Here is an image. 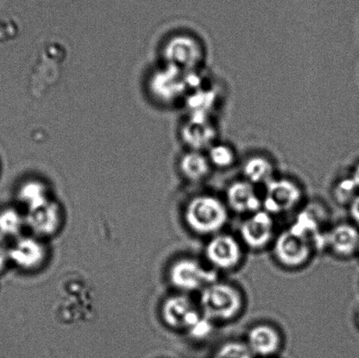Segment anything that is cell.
<instances>
[{"instance_id":"20","label":"cell","mask_w":359,"mask_h":358,"mask_svg":"<svg viewBox=\"0 0 359 358\" xmlns=\"http://www.w3.org/2000/svg\"><path fill=\"white\" fill-rule=\"evenodd\" d=\"M206 156L213 170L227 171L238 167L241 158L231 143L218 139L206 150Z\"/></svg>"},{"instance_id":"11","label":"cell","mask_w":359,"mask_h":358,"mask_svg":"<svg viewBox=\"0 0 359 358\" xmlns=\"http://www.w3.org/2000/svg\"><path fill=\"white\" fill-rule=\"evenodd\" d=\"M48 250L42 238L20 236L9 245L10 265L24 272H34L47 262Z\"/></svg>"},{"instance_id":"4","label":"cell","mask_w":359,"mask_h":358,"mask_svg":"<svg viewBox=\"0 0 359 358\" xmlns=\"http://www.w3.org/2000/svg\"><path fill=\"white\" fill-rule=\"evenodd\" d=\"M192 73H185L163 64L149 77L147 86L150 96L163 106L182 105L192 90Z\"/></svg>"},{"instance_id":"12","label":"cell","mask_w":359,"mask_h":358,"mask_svg":"<svg viewBox=\"0 0 359 358\" xmlns=\"http://www.w3.org/2000/svg\"><path fill=\"white\" fill-rule=\"evenodd\" d=\"M180 139L187 150H206L219 138V126L217 119L186 116L180 126Z\"/></svg>"},{"instance_id":"15","label":"cell","mask_w":359,"mask_h":358,"mask_svg":"<svg viewBox=\"0 0 359 358\" xmlns=\"http://www.w3.org/2000/svg\"><path fill=\"white\" fill-rule=\"evenodd\" d=\"M244 342L253 356L270 358L283 348V336L273 324L262 322L248 329Z\"/></svg>"},{"instance_id":"29","label":"cell","mask_w":359,"mask_h":358,"mask_svg":"<svg viewBox=\"0 0 359 358\" xmlns=\"http://www.w3.org/2000/svg\"><path fill=\"white\" fill-rule=\"evenodd\" d=\"M357 324H358V327L359 329V310H358V315H357Z\"/></svg>"},{"instance_id":"1","label":"cell","mask_w":359,"mask_h":358,"mask_svg":"<svg viewBox=\"0 0 359 358\" xmlns=\"http://www.w3.org/2000/svg\"><path fill=\"white\" fill-rule=\"evenodd\" d=\"M229 210L223 198L210 193L192 196L183 210V219L192 233L210 237L222 233L229 221Z\"/></svg>"},{"instance_id":"28","label":"cell","mask_w":359,"mask_h":358,"mask_svg":"<svg viewBox=\"0 0 359 358\" xmlns=\"http://www.w3.org/2000/svg\"><path fill=\"white\" fill-rule=\"evenodd\" d=\"M349 174L359 188V161L357 164H355V166L353 168H351V173Z\"/></svg>"},{"instance_id":"9","label":"cell","mask_w":359,"mask_h":358,"mask_svg":"<svg viewBox=\"0 0 359 358\" xmlns=\"http://www.w3.org/2000/svg\"><path fill=\"white\" fill-rule=\"evenodd\" d=\"M277 234L274 216L264 209L246 216L238 228V238L248 250L260 252L272 245Z\"/></svg>"},{"instance_id":"25","label":"cell","mask_w":359,"mask_h":358,"mask_svg":"<svg viewBox=\"0 0 359 358\" xmlns=\"http://www.w3.org/2000/svg\"><path fill=\"white\" fill-rule=\"evenodd\" d=\"M214 326L213 322L203 315L200 320L197 322L195 325L192 326L186 333L190 338L203 340L209 338L211 332L213 331Z\"/></svg>"},{"instance_id":"22","label":"cell","mask_w":359,"mask_h":358,"mask_svg":"<svg viewBox=\"0 0 359 358\" xmlns=\"http://www.w3.org/2000/svg\"><path fill=\"white\" fill-rule=\"evenodd\" d=\"M26 226V216L19 209L14 207L0 209V237L6 240H16Z\"/></svg>"},{"instance_id":"30","label":"cell","mask_w":359,"mask_h":358,"mask_svg":"<svg viewBox=\"0 0 359 358\" xmlns=\"http://www.w3.org/2000/svg\"><path fill=\"white\" fill-rule=\"evenodd\" d=\"M358 256H359V249H358Z\"/></svg>"},{"instance_id":"2","label":"cell","mask_w":359,"mask_h":358,"mask_svg":"<svg viewBox=\"0 0 359 358\" xmlns=\"http://www.w3.org/2000/svg\"><path fill=\"white\" fill-rule=\"evenodd\" d=\"M201 312L214 324L237 320L245 308V297L234 284L218 279L199 293Z\"/></svg>"},{"instance_id":"14","label":"cell","mask_w":359,"mask_h":358,"mask_svg":"<svg viewBox=\"0 0 359 358\" xmlns=\"http://www.w3.org/2000/svg\"><path fill=\"white\" fill-rule=\"evenodd\" d=\"M258 188L243 178L231 181L225 188L224 198L229 210L238 215L249 216L262 209V195Z\"/></svg>"},{"instance_id":"7","label":"cell","mask_w":359,"mask_h":358,"mask_svg":"<svg viewBox=\"0 0 359 358\" xmlns=\"http://www.w3.org/2000/svg\"><path fill=\"white\" fill-rule=\"evenodd\" d=\"M271 247L274 261L281 268L287 270L304 268L316 252L308 238L294 233L290 228L277 234Z\"/></svg>"},{"instance_id":"5","label":"cell","mask_w":359,"mask_h":358,"mask_svg":"<svg viewBox=\"0 0 359 358\" xmlns=\"http://www.w3.org/2000/svg\"><path fill=\"white\" fill-rule=\"evenodd\" d=\"M304 198L300 181L290 175L279 174L264 187L262 209L273 216L284 215L300 208Z\"/></svg>"},{"instance_id":"18","label":"cell","mask_w":359,"mask_h":358,"mask_svg":"<svg viewBox=\"0 0 359 358\" xmlns=\"http://www.w3.org/2000/svg\"><path fill=\"white\" fill-rule=\"evenodd\" d=\"M359 228L353 223H339L327 230L325 250L336 258L348 259L358 254Z\"/></svg>"},{"instance_id":"3","label":"cell","mask_w":359,"mask_h":358,"mask_svg":"<svg viewBox=\"0 0 359 358\" xmlns=\"http://www.w3.org/2000/svg\"><path fill=\"white\" fill-rule=\"evenodd\" d=\"M161 55L163 64L185 73H192L204 69L207 48L204 41L196 34L181 32L168 39Z\"/></svg>"},{"instance_id":"21","label":"cell","mask_w":359,"mask_h":358,"mask_svg":"<svg viewBox=\"0 0 359 358\" xmlns=\"http://www.w3.org/2000/svg\"><path fill=\"white\" fill-rule=\"evenodd\" d=\"M17 198L27 210L36 208L52 199L48 186L36 179H31L20 184Z\"/></svg>"},{"instance_id":"8","label":"cell","mask_w":359,"mask_h":358,"mask_svg":"<svg viewBox=\"0 0 359 358\" xmlns=\"http://www.w3.org/2000/svg\"><path fill=\"white\" fill-rule=\"evenodd\" d=\"M244 250L238 237L222 231L209 237L204 245L203 256L206 264L214 271L231 272L242 264Z\"/></svg>"},{"instance_id":"17","label":"cell","mask_w":359,"mask_h":358,"mask_svg":"<svg viewBox=\"0 0 359 358\" xmlns=\"http://www.w3.org/2000/svg\"><path fill=\"white\" fill-rule=\"evenodd\" d=\"M238 167L241 168V178L258 188L259 186L265 187L279 174L276 160L269 153L262 151L246 154L241 158Z\"/></svg>"},{"instance_id":"19","label":"cell","mask_w":359,"mask_h":358,"mask_svg":"<svg viewBox=\"0 0 359 358\" xmlns=\"http://www.w3.org/2000/svg\"><path fill=\"white\" fill-rule=\"evenodd\" d=\"M177 168L183 180L190 184H203L214 171L205 152L187 149L179 157Z\"/></svg>"},{"instance_id":"13","label":"cell","mask_w":359,"mask_h":358,"mask_svg":"<svg viewBox=\"0 0 359 358\" xmlns=\"http://www.w3.org/2000/svg\"><path fill=\"white\" fill-rule=\"evenodd\" d=\"M222 104L219 87L212 83L209 77L195 89L189 91L183 102L186 116L217 119L218 108Z\"/></svg>"},{"instance_id":"23","label":"cell","mask_w":359,"mask_h":358,"mask_svg":"<svg viewBox=\"0 0 359 358\" xmlns=\"http://www.w3.org/2000/svg\"><path fill=\"white\" fill-rule=\"evenodd\" d=\"M358 193L359 188L350 174L343 175L334 182L333 198L340 205H349Z\"/></svg>"},{"instance_id":"6","label":"cell","mask_w":359,"mask_h":358,"mask_svg":"<svg viewBox=\"0 0 359 358\" xmlns=\"http://www.w3.org/2000/svg\"><path fill=\"white\" fill-rule=\"evenodd\" d=\"M219 279L218 273L205 263L192 257H182L172 263L168 280L180 293H200L204 287Z\"/></svg>"},{"instance_id":"27","label":"cell","mask_w":359,"mask_h":358,"mask_svg":"<svg viewBox=\"0 0 359 358\" xmlns=\"http://www.w3.org/2000/svg\"><path fill=\"white\" fill-rule=\"evenodd\" d=\"M351 222L359 228V193L347 206Z\"/></svg>"},{"instance_id":"26","label":"cell","mask_w":359,"mask_h":358,"mask_svg":"<svg viewBox=\"0 0 359 358\" xmlns=\"http://www.w3.org/2000/svg\"><path fill=\"white\" fill-rule=\"evenodd\" d=\"M10 265L9 245L5 238L0 237V275Z\"/></svg>"},{"instance_id":"24","label":"cell","mask_w":359,"mask_h":358,"mask_svg":"<svg viewBox=\"0 0 359 358\" xmlns=\"http://www.w3.org/2000/svg\"><path fill=\"white\" fill-rule=\"evenodd\" d=\"M252 352L244 341L225 342L217 350L213 358H253Z\"/></svg>"},{"instance_id":"16","label":"cell","mask_w":359,"mask_h":358,"mask_svg":"<svg viewBox=\"0 0 359 358\" xmlns=\"http://www.w3.org/2000/svg\"><path fill=\"white\" fill-rule=\"evenodd\" d=\"M25 216L32 235L40 238L54 236L62 226V209L53 199L36 208L27 210Z\"/></svg>"},{"instance_id":"10","label":"cell","mask_w":359,"mask_h":358,"mask_svg":"<svg viewBox=\"0 0 359 358\" xmlns=\"http://www.w3.org/2000/svg\"><path fill=\"white\" fill-rule=\"evenodd\" d=\"M161 319L174 331H189L203 317L198 305L193 303L188 294L179 293L168 297L161 308Z\"/></svg>"}]
</instances>
